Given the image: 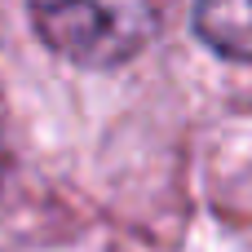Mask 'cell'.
<instances>
[{
  "label": "cell",
  "mask_w": 252,
  "mask_h": 252,
  "mask_svg": "<svg viewBox=\"0 0 252 252\" xmlns=\"http://www.w3.org/2000/svg\"><path fill=\"white\" fill-rule=\"evenodd\" d=\"M190 22L213 53L252 62V0H204Z\"/></svg>",
  "instance_id": "cell-2"
},
{
  "label": "cell",
  "mask_w": 252,
  "mask_h": 252,
  "mask_svg": "<svg viewBox=\"0 0 252 252\" xmlns=\"http://www.w3.org/2000/svg\"><path fill=\"white\" fill-rule=\"evenodd\" d=\"M31 22L53 53H62L80 66H120L155 40L159 9L137 4V0L31 4Z\"/></svg>",
  "instance_id": "cell-1"
}]
</instances>
